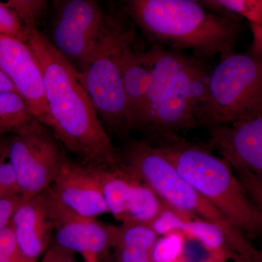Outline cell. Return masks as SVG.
<instances>
[{
	"mask_svg": "<svg viewBox=\"0 0 262 262\" xmlns=\"http://www.w3.org/2000/svg\"><path fill=\"white\" fill-rule=\"evenodd\" d=\"M27 45L42 73L57 140L86 166H121L120 149L100 120L79 71L36 27L29 29Z\"/></svg>",
	"mask_w": 262,
	"mask_h": 262,
	"instance_id": "6da1fadb",
	"label": "cell"
},
{
	"mask_svg": "<svg viewBox=\"0 0 262 262\" xmlns=\"http://www.w3.org/2000/svg\"><path fill=\"white\" fill-rule=\"evenodd\" d=\"M126 12L153 44L190 49L198 59L236 53L241 18L217 14L192 0H130Z\"/></svg>",
	"mask_w": 262,
	"mask_h": 262,
	"instance_id": "7a4b0ae2",
	"label": "cell"
},
{
	"mask_svg": "<svg viewBox=\"0 0 262 262\" xmlns=\"http://www.w3.org/2000/svg\"><path fill=\"white\" fill-rule=\"evenodd\" d=\"M145 139L231 225L247 237L261 234V208L248 196L229 164L208 146L188 141L175 133L154 134Z\"/></svg>",
	"mask_w": 262,
	"mask_h": 262,
	"instance_id": "3957f363",
	"label": "cell"
},
{
	"mask_svg": "<svg viewBox=\"0 0 262 262\" xmlns=\"http://www.w3.org/2000/svg\"><path fill=\"white\" fill-rule=\"evenodd\" d=\"M120 155L122 168L150 188L169 208L188 218L206 221L220 227L239 256L252 257L261 254L247 236L191 187L146 139L127 141L120 149Z\"/></svg>",
	"mask_w": 262,
	"mask_h": 262,
	"instance_id": "277c9868",
	"label": "cell"
},
{
	"mask_svg": "<svg viewBox=\"0 0 262 262\" xmlns=\"http://www.w3.org/2000/svg\"><path fill=\"white\" fill-rule=\"evenodd\" d=\"M134 34V29L118 15H105L94 50L78 70L103 126L120 136L128 135L132 130L122 82L121 57L124 46Z\"/></svg>",
	"mask_w": 262,
	"mask_h": 262,
	"instance_id": "5b68a950",
	"label": "cell"
},
{
	"mask_svg": "<svg viewBox=\"0 0 262 262\" xmlns=\"http://www.w3.org/2000/svg\"><path fill=\"white\" fill-rule=\"evenodd\" d=\"M262 115V60L246 53L221 59L209 72L198 126L209 128Z\"/></svg>",
	"mask_w": 262,
	"mask_h": 262,
	"instance_id": "8992f818",
	"label": "cell"
},
{
	"mask_svg": "<svg viewBox=\"0 0 262 262\" xmlns=\"http://www.w3.org/2000/svg\"><path fill=\"white\" fill-rule=\"evenodd\" d=\"M7 149L19 193L25 199L51 187L67 157L51 129L36 118L7 136Z\"/></svg>",
	"mask_w": 262,
	"mask_h": 262,
	"instance_id": "52a82bcc",
	"label": "cell"
},
{
	"mask_svg": "<svg viewBox=\"0 0 262 262\" xmlns=\"http://www.w3.org/2000/svg\"><path fill=\"white\" fill-rule=\"evenodd\" d=\"M208 147L233 170L248 196L262 208V115L210 128Z\"/></svg>",
	"mask_w": 262,
	"mask_h": 262,
	"instance_id": "ba28073f",
	"label": "cell"
},
{
	"mask_svg": "<svg viewBox=\"0 0 262 262\" xmlns=\"http://www.w3.org/2000/svg\"><path fill=\"white\" fill-rule=\"evenodd\" d=\"M208 75L201 60L188 57L158 103L146 136L198 127L196 113L206 100Z\"/></svg>",
	"mask_w": 262,
	"mask_h": 262,
	"instance_id": "9c48e42d",
	"label": "cell"
},
{
	"mask_svg": "<svg viewBox=\"0 0 262 262\" xmlns=\"http://www.w3.org/2000/svg\"><path fill=\"white\" fill-rule=\"evenodd\" d=\"M105 14L96 2H58L53 30V46L69 61L84 64L95 47Z\"/></svg>",
	"mask_w": 262,
	"mask_h": 262,
	"instance_id": "30bf717a",
	"label": "cell"
},
{
	"mask_svg": "<svg viewBox=\"0 0 262 262\" xmlns=\"http://www.w3.org/2000/svg\"><path fill=\"white\" fill-rule=\"evenodd\" d=\"M0 70L25 100L33 116L51 129L42 73L27 43L0 35Z\"/></svg>",
	"mask_w": 262,
	"mask_h": 262,
	"instance_id": "8fae6325",
	"label": "cell"
},
{
	"mask_svg": "<svg viewBox=\"0 0 262 262\" xmlns=\"http://www.w3.org/2000/svg\"><path fill=\"white\" fill-rule=\"evenodd\" d=\"M48 190L57 203L82 216L96 219L108 213L94 167L68 157Z\"/></svg>",
	"mask_w": 262,
	"mask_h": 262,
	"instance_id": "7c38bea8",
	"label": "cell"
},
{
	"mask_svg": "<svg viewBox=\"0 0 262 262\" xmlns=\"http://www.w3.org/2000/svg\"><path fill=\"white\" fill-rule=\"evenodd\" d=\"M20 253L37 262L52 245L55 232L53 200L49 190L22 202L10 222Z\"/></svg>",
	"mask_w": 262,
	"mask_h": 262,
	"instance_id": "4fadbf2b",
	"label": "cell"
},
{
	"mask_svg": "<svg viewBox=\"0 0 262 262\" xmlns=\"http://www.w3.org/2000/svg\"><path fill=\"white\" fill-rule=\"evenodd\" d=\"M52 200L55 217V244L80 253L84 262H97L99 256L111 250L108 225L98 222L96 219L77 214L57 203L53 198Z\"/></svg>",
	"mask_w": 262,
	"mask_h": 262,
	"instance_id": "5bb4252c",
	"label": "cell"
},
{
	"mask_svg": "<svg viewBox=\"0 0 262 262\" xmlns=\"http://www.w3.org/2000/svg\"><path fill=\"white\" fill-rule=\"evenodd\" d=\"M148 227L159 237L176 232L182 233L184 237L201 243L210 256L225 262L229 259L235 261L241 256L234 252L220 227L206 221L188 218L166 205Z\"/></svg>",
	"mask_w": 262,
	"mask_h": 262,
	"instance_id": "9a60e30c",
	"label": "cell"
},
{
	"mask_svg": "<svg viewBox=\"0 0 262 262\" xmlns=\"http://www.w3.org/2000/svg\"><path fill=\"white\" fill-rule=\"evenodd\" d=\"M136 34L124 46L121 71L126 96L131 129L136 130L152 72V48L149 51H136L134 44Z\"/></svg>",
	"mask_w": 262,
	"mask_h": 262,
	"instance_id": "2e32d148",
	"label": "cell"
},
{
	"mask_svg": "<svg viewBox=\"0 0 262 262\" xmlns=\"http://www.w3.org/2000/svg\"><path fill=\"white\" fill-rule=\"evenodd\" d=\"M152 72L140 117L136 130L145 132L151 121L158 103L177 72L187 61L189 56L182 52L168 50L164 46L153 44Z\"/></svg>",
	"mask_w": 262,
	"mask_h": 262,
	"instance_id": "e0dca14e",
	"label": "cell"
},
{
	"mask_svg": "<svg viewBox=\"0 0 262 262\" xmlns=\"http://www.w3.org/2000/svg\"><path fill=\"white\" fill-rule=\"evenodd\" d=\"M165 203L140 181L136 184L121 221L122 224L149 226L163 211Z\"/></svg>",
	"mask_w": 262,
	"mask_h": 262,
	"instance_id": "ac0fdd59",
	"label": "cell"
},
{
	"mask_svg": "<svg viewBox=\"0 0 262 262\" xmlns=\"http://www.w3.org/2000/svg\"><path fill=\"white\" fill-rule=\"evenodd\" d=\"M33 118L29 105L17 93L0 94V136L12 135Z\"/></svg>",
	"mask_w": 262,
	"mask_h": 262,
	"instance_id": "d6986e66",
	"label": "cell"
},
{
	"mask_svg": "<svg viewBox=\"0 0 262 262\" xmlns=\"http://www.w3.org/2000/svg\"><path fill=\"white\" fill-rule=\"evenodd\" d=\"M111 249L115 247L135 248L151 253L159 236L148 226L122 224L120 227L108 225Z\"/></svg>",
	"mask_w": 262,
	"mask_h": 262,
	"instance_id": "ffe728a7",
	"label": "cell"
},
{
	"mask_svg": "<svg viewBox=\"0 0 262 262\" xmlns=\"http://www.w3.org/2000/svg\"><path fill=\"white\" fill-rule=\"evenodd\" d=\"M200 3L217 14L246 18L251 24L262 25L261 0H203Z\"/></svg>",
	"mask_w": 262,
	"mask_h": 262,
	"instance_id": "44dd1931",
	"label": "cell"
},
{
	"mask_svg": "<svg viewBox=\"0 0 262 262\" xmlns=\"http://www.w3.org/2000/svg\"><path fill=\"white\" fill-rule=\"evenodd\" d=\"M184 235L179 232L162 236L155 243L150 256L152 262H184Z\"/></svg>",
	"mask_w": 262,
	"mask_h": 262,
	"instance_id": "7402d4cb",
	"label": "cell"
},
{
	"mask_svg": "<svg viewBox=\"0 0 262 262\" xmlns=\"http://www.w3.org/2000/svg\"><path fill=\"white\" fill-rule=\"evenodd\" d=\"M13 10L24 27L29 29L40 18L46 7V2L36 0H10L5 3Z\"/></svg>",
	"mask_w": 262,
	"mask_h": 262,
	"instance_id": "603a6c76",
	"label": "cell"
},
{
	"mask_svg": "<svg viewBox=\"0 0 262 262\" xmlns=\"http://www.w3.org/2000/svg\"><path fill=\"white\" fill-rule=\"evenodd\" d=\"M0 35L14 38L27 43L28 30L24 27L14 12L0 2Z\"/></svg>",
	"mask_w": 262,
	"mask_h": 262,
	"instance_id": "cb8c5ba5",
	"label": "cell"
},
{
	"mask_svg": "<svg viewBox=\"0 0 262 262\" xmlns=\"http://www.w3.org/2000/svg\"><path fill=\"white\" fill-rule=\"evenodd\" d=\"M15 195L20 194L14 171L8 158L6 137L3 149L0 151V200Z\"/></svg>",
	"mask_w": 262,
	"mask_h": 262,
	"instance_id": "d4e9b609",
	"label": "cell"
},
{
	"mask_svg": "<svg viewBox=\"0 0 262 262\" xmlns=\"http://www.w3.org/2000/svg\"><path fill=\"white\" fill-rule=\"evenodd\" d=\"M0 262H33L20 253L10 223L0 231Z\"/></svg>",
	"mask_w": 262,
	"mask_h": 262,
	"instance_id": "484cf974",
	"label": "cell"
},
{
	"mask_svg": "<svg viewBox=\"0 0 262 262\" xmlns=\"http://www.w3.org/2000/svg\"><path fill=\"white\" fill-rule=\"evenodd\" d=\"M40 262H79L77 253L53 243Z\"/></svg>",
	"mask_w": 262,
	"mask_h": 262,
	"instance_id": "4316f807",
	"label": "cell"
},
{
	"mask_svg": "<svg viewBox=\"0 0 262 262\" xmlns=\"http://www.w3.org/2000/svg\"><path fill=\"white\" fill-rule=\"evenodd\" d=\"M26 200L27 199L20 195L10 196L0 200V231L10 223L15 209Z\"/></svg>",
	"mask_w": 262,
	"mask_h": 262,
	"instance_id": "83f0119b",
	"label": "cell"
},
{
	"mask_svg": "<svg viewBox=\"0 0 262 262\" xmlns=\"http://www.w3.org/2000/svg\"><path fill=\"white\" fill-rule=\"evenodd\" d=\"M112 249L115 256L122 262H152L150 253L146 251L125 247H115Z\"/></svg>",
	"mask_w": 262,
	"mask_h": 262,
	"instance_id": "f1b7e54d",
	"label": "cell"
},
{
	"mask_svg": "<svg viewBox=\"0 0 262 262\" xmlns=\"http://www.w3.org/2000/svg\"><path fill=\"white\" fill-rule=\"evenodd\" d=\"M249 26L252 33L253 42L247 53L256 59L262 60V25L249 23Z\"/></svg>",
	"mask_w": 262,
	"mask_h": 262,
	"instance_id": "f546056e",
	"label": "cell"
},
{
	"mask_svg": "<svg viewBox=\"0 0 262 262\" xmlns=\"http://www.w3.org/2000/svg\"><path fill=\"white\" fill-rule=\"evenodd\" d=\"M10 92L18 94L11 81L3 73V71L0 70V94Z\"/></svg>",
	"mask_w": 262,
	"mask_h": 262,
	"instance_id": "4dcf8cb0",
	"label": "cell"
},
{
	"mask_svg": "<svg viewBox=\"0 0 262 262\" xmlns=\"http://www.w3.org/2000/svg\"><path fill=\"white\" fill-rule=\"evenodd\" d=\"M235 262H262V256L259 255V256H253V257L241 256Z\"/></svg>",
	"mask_w": 262,
	"mask_h": 262,
	"instance_id": "1f68e13d",
	"label": "cell"
},
{
	"mask_svg": "<svg viewBox=\"0 0 262 262\" xmlns=\"http://www.w3.org/2000/svg\"><path fill=\"white\" fill-rule=\"evenodd\" d=\"M202 262H225L222 261V260L218 259V258L213 257V256H210V257L206 259V261H202Z\"/></svg>",
	"mask_w": 262,
	"mask_h": 262,
	"instance_id": "d6a6232c",
	"label": "cell"
},
{
	"mask_svg": "<svg viewBox=\"0 0 262 262\" xmlns=\"http://www.w3.org/2000/svg\"><path fill=\"white\" fill-rule=\"evenodd\" d=\"M6 136H0V151H1V149H3V145H4Z\"/></svg>",
	"mask_w": 262,
	"mask_h": 262,
	"instance_id": "836d02e7",
	"label": "cell"
}]
</instances>
